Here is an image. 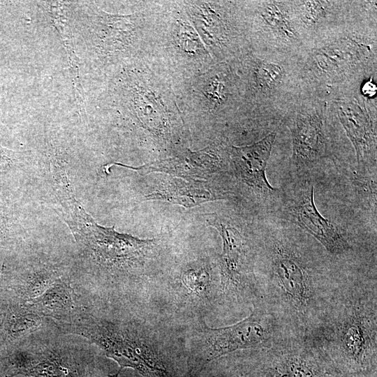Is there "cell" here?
<instances>
[{"instance_id":"7c38bea8","label":"cell","mask_w":377,"mask_h":377,"mask_svg":"<svg viewBox=\"0 0 377 377\" xmlns=\"http://www.w3.org/2000/svg\"><path fill=\"white\" fill-rule=\"evenodd\" d=\"M276 318L268 312H253L232 325L207 328V360L212 361L230 353L269 348L277 334Z\"/></svg>"},{"instance_id":"6da1fadb","label":"cell","mask_w":377,"mask_h":377,"mask_svg":"<svg viewBox=\"0 0 377 377\" xmlns=\"http://www.w3.org/2000/svg\"><path fill=\"white\" fill-rule=\"evenodd\" d=\"M259 236L267 297L298 325H311L327 304V267L322 246L274 214L263 216Z\"/></svg>"},{"instance_id":"9a60e30c","label":"cell","mask_w":377,"mask_h":377,"mask_svg":"<svg viewBox=\"0 0 377 377\" xmlns=\"http://www.w3.org/2000/svg\"><path fill=\"white\" fill-rule=\"evenodd\" d=\"M336 375L316 346L287 343L268 348L257 377H331Z\"/></svg>"},{"instance_id":"30bf717a","label":"cell","mask_w":377,"mask_h":377,"mask_svg":"<svg viewBox=\"0 0 377 377\" xmlns=\"http://www.w3.org/2000/svg\"><path fill=\"white\" fill-rule=\"evenodd\" d=\"M298 189L293 194L283 191V199L274 214L313 237L331 256L346 255L353 246L344 233L318 209L311 177L294 179Z\"/></svg>"},{"instance_id":"ac0fdd59","label":"cell","mask_w":377,"mask_h":377,"mask_svg":"<svg viewBox=\"0 0 377 377\" xmlns=\"http://www.w3.org/2000/svg\"><path fill=\"white\" fill-rule=\"evenodd\" d=\"M199 182L173 178L160 185L146 198L148 200H158L192 207L223 197L220 194L212 193Z\"/></svg>"},{"instance_id":"e0dca14e","label":"cell","mask_w":377,"mask_h":377,"mask_svg":"<svg viewBox=\"0 0 377 377\" xmlns=\"http://www.w3.org/2000/svg\"><path fill=\"white\" fill-rule=\"evenodd\" d=\"M79 377L68 361L54 353L18 355L10 360L7 377Z\"/></svg>"},{"instance_id":"ba28073f","label":"cell","mask_w":377,"mask_h":377,"mask_svg":"<svg viewBox=\"0 0 377 377\" xmlns=\"http://www.w3.org/2000/svg\"><path fill=\"white\" fill-rule=\"evenodd\" d=\"M71 332L82 335L100 346L108 357L117 362L119 369L109 377H117L121 369L130 367L145 377H165L168 371L154 351L140 340L110 324L84 320L67 327Z\"/></svg>"},{"instance_id":"9c48e42d","label":"cell","mask_w":377,"mask_h":377,"mask_svg":"<svg viewBox=\"0 0 377 377\" xmlns=\"http://www.w3.org/2000/svg\"><path fill=\"white\" fill-rule=\"evenodd\" d=\"M244 4L250 45L297 56L304 44L293 22L289 0L252 1Z\"/></svg>"},{"instance_id":"8992f818","label":"cell","mask_w":377,"mask_h":377,"mask_svg":"<svg viewBox=\"0 0 377 377\" xmlns=\"http://www.w3.org/2000/svg\"><path fill=\"white\" fill-rule=\"evenodd\" d=\"M360 86L327 101L326 117L335 131L345 135L353 149L356 180L376 183L377 98L364 96Z\"/></svg>"},{"instance_id":"8fae6325","label":"cell","mask_w":377,"mask_h":377,"mask_svg":"<svg viewBox=\"0 0 377 377\" xmlns=\"http://www.w3.org/2000/svg\"><path fill=\"white\" fill-rule=\"evenodd\" d=\"M278 131H273L250 145L232 146L229 153L237 180L244 186L264 215L275 214L283 199V191L273 187L266 175Z\"/></svg>"},{"instance_id":"277c9868","label":"cell","mask_w":377,"mask_h":377,"mask_svg":"<svg viewBox=\"0 0 377 377\" xmlns=\"http://www.w3.org/2000/svg\"><path fill=\"white\" fill-rule=\"evenodd\" d=\"M50 184L64 221L80 249L98 265L126 268L143 262L155 244L154 239H140L104 227L77 200L65 168L59 161L50 165Z\"/></svg>"},{"instance_id":"7a4b0ae2","label":"cell","mask_w":377,"mask_h":377,"mask_svg":"<svg viewBox=\"0 0 377 377\" xmlns=\"http://www.w3.org/2000/svg\"><path fill=\"white\" fill-rule=\"evenodd\" d=\"M302 92L329 101L377 75V27L350 22L297 56Z\"/></svg>"},{"instance_id":"52a82bcc","label":"cell","mask_w":377,"mask_h":377,"mask_svg":"<svg viewBox=\"0 0 377 377\" xmlns=\"http://www.w3.org/2000/svg\"><path fill=\"white\" fill-rule=\"evenodd\" d=\"M283 126L290 132V172L294 179L310 177L325 159H337L326 117V101L301 91L287 111Z\"/></svg>"},{"instance_id":"ffe728a7","label":"cell","mask_w":377,"mask_h":377,"mask_svg":"<svg viewBox=\"0 0 377 377\" xmlns=\"http://www.w3.org/2000/svg\"><path fill=\"white\" fill-rule=\"evenodd\" d=\"M189 294L205 295L210 283V275L204 267H191L185 270L181 277Z\"/></svg>"},{"instance_id":"5b68a950","label":"cell","mask_w":377,"mask_h":377,"mask_svg":"<svg viewBox=\"0 0 377 377\" xmlns=\"http://www.w3.org/2000/svg\"><path fill=\"white\" fill-rule=\"evenodd\" d=\"M242 55L244 105L286 114L301 94L296 55L249 45Z\"/></svg>"},{"instance_id":"4fadbf2b","label":"cell","mask_w":377,"mask_h":377,"mask_svg":"<svg viewBox=\"0 0 377 377\" xmlns=\"http://www.w3.org/2000/svg\"><path fill=\"white\" fill-rule=\"evenodd\" d=\"M289 4L304 45L325 38L350 23V1L289 0Z\"/></svg>"},{"instance_id":"5bb4252c","label":"cell","mask_w":377,"mask_h":377,"mask_svg":"<svg viewBox=\"0 0 377 377\" xmlns=\"http://www.w3.org/2000/svg\"><path fill=\"white\" fill-rule=\"evenodd\" d=\"M207 222L218 230L222 239L223 252L219 260L222 287L238 292L253 271V251L246 237L231 219L212 214Z\"/></svg>"},{"instance_id":"d6986e66","label":"cell","mask_w":377,"mask_h":377,"mask_svg":"<svg viewBox=\"0 0 377 377\" xmlns=\"http://www.w3.org/2000/svg\"><path fill=\"white\" fill-rule=\"evenodd\" d=\"M73 308L70 288L60 279L30 304V309L35 313L58 319L68 316Z\"/></svg>"},{"instance_id":"2e32d148","label":"cell","mask_w":377,"mask_h":377,"mask_svg":"<svg viewBox=\"0 0 377 377\" xmlns=\"http://www.w3.org/2000/svg\"><path fill=\"white\" fill-rule=\"evenodd\" d=\"M108 168L118 165L135 170L142 174L160 172L170 174L184 179L196 181L205 179L225 166L224 158L219 149H202L198 151H188L184 154L159 161H153L139 167H132L119 163L107 165Z\"/></svg>"},{"instance_id":"3957f363","label":"cell","mask_w":377,"mask_h":377,"mask_svg":"<svg viewBox=\"0 0 377 377\" xmlns=\"http://www.w3.org/2000/svg\"><path fill=\"white\" fill-rule=\"evenodd\" d=\"M348 300L320 323L316 348L336 375L376 377V300Z\"/></svg>"}]
</instances>
